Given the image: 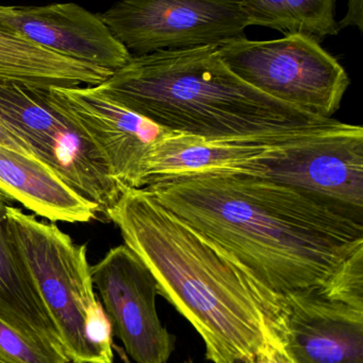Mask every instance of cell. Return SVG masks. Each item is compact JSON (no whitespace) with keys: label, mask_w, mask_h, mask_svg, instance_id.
I'll return each instance as SVG.
<instances>
[{"label":"cell","mask_w":363,"mask_h":363,"mask_svg":"<svg viewBox=\"0 0 363 363\" xmlns=\"http://www.w3.org/2000/svg\"><path fill=\"white\" fill-rule=\"evenodd\" d=\"M112 332L136 363H166L176 345L156 309L157 281L143 260L126 245L112 247L91 267Z\"/></svg>","instance_id":"8fae6325"},{"label":"cell","mask_w":363,"mask_h":363,"mask_svg":"<svg viewBox=\"0 0 363 363\" xmlns=\"http://www.w3.org/2000/svg\"><path fill=\"white\" fill-rule=\"evenodd\" d=\"M48 95L95 145L121 191L144 187L151 148L173 132L115 104L93 86L49 87Z\"/></svg>","instance_id":"7c38bea8"},{"label":"cell","mask_w":363,"mask_h":363,"mask_svg":"<svg viewBox=\"0 0 363 363\" xmlns=\"http://www.w3.org/2000/svg\"><path fill=\"white\" fill-rule=\"evenodd\" d=\"M0 363H72L63 347L36 336L0 313Z\"/></svg>","instance_id":"ac0fdd59"},{"label":"cell","mask_w":363,"mask_h":363,"mask_svg":"<svg viewBox=\"0 0 363 363\" xmlns=\"http://www.w3.org/2000/svg\"><path fill=\"white\" fill-rule=\"evenodd\" d=\"M158 202L277 294L332 298L363 223L290 186L234 174L147 186Z\"/></svg>","instance_id":"6da1fadb"},{"label":"cell","mask_w":363,"mask_h":363,"mask_svg":"<svg viewBox=\"0 0 363 363\" xmlns=\"http://www.w3.org/2000/svg\"><path fill=\"white\" fill-rule=\"evenodd\" d=\"M276 356L279 363H293L291 362V359L288 357L287 354L283 352V350H281V347H277Z\"/></svg>","instance_id":"7402d4cb"},{"label":"cell","mask_w":363,"mask_h":363,"mask_svg":"<svg viewBox=\"0 0 363 363\" xmlns=\"http://www.w3.org/2000/svg\"><path fill=\"white\" fill-rule=\"evenodd\" d=\"M217 47L132 55L97 93L168 131L202 138L246 135L327 119L257 91L227 67Z\"/></svg>","instance_id":"3957f363"},{"label":"cell","mask_w":363,"mask_h":363,"mask_svg":"<svg viewBox=\"0 0 363 363\" xmlns=\"http://www.w3.org/2000/svg\"><path fill=\"white\" fill-rule=\"evenodd\" d=\"M134 57L246 38L242 0H121L99 14Z\"/></svg>","instance_id":"52a82bcc"},{"label":"cell","mask_w":363,"mask_h":363,"mask_svg":"<svg viewBox=\"0 0 363 363\" xmlns=\"http://www.w3.org/2000/svg\"><path fill=\"white\" fill-rule=\"evenodd\" d=\"M113 72L55 55L0 30V81L38 87L96 86Z\"/></svg>","instance_id":"9a60e30c"},{"label":"cell","mask_w":363,"mask_h":363,"mask_svg":"<svg viewBox=\"0 0 363 363\" xmlns=\"http://www.w3.org/2000/svg\"><path fill=\"white\" fill-rule=\"evenodd\" d=\"M49 87L0 81V123L75 191L97 205L100 220L121 189L87 134L51 101Z\"/></svg>","instance_id":"5b68a950"},{"label":"cell","mask_w":363,"mask_h":363,"mask_svg":"<svg viewBox=\"0 0 363 363\" xmlns=\"http://www.w3.org/2000/svg\"><path fill=\"white\" fill-rule=\"evenodd\" d=\"M9 200L0 191V313L27 332L62 347L57 328L9 232Z\"/></svg>","instance_id":"2e32d148"},{"label":"cell","mask_w":363,"mask_h":363,"mask_svg":"<svg viewBox=\"0 0 363 363\" xmlns=\"http://www.w3.org/2000/svg\"><path fill=\"white\" fill-rule=\"evenodd\" d=\"M334 121L332 118L306 127L223 138L173 132L151 148L145 168L144 187L200 176L261 177L266 162L283 157Z\"/></svg>","instance_id":"9c48e42d"},{"label":"cell","mask_w":363,"mask_h":363,"mask_svg":"<svg viewBox=\"0 0 363 363\" xmlns=\"http://www.w3.org/2000/svg\"><path fill=\"white\" fill-rule=\"evenodd\" d=\"M277 347H271L268 351L258 355L257 357L249 360V362L241 363H279L276 356Z\"/></svg>","instance_id":"44dd1931"},{"label":"cell","mask_w":363,"mask_h":363,"mask_svg":"<svg viewBox=\"0 0 363 363\" xmlns=\"http://www.w3.org/2000/svg\"><path fill=\"white\" fill-rule=\"evenodd\" d=\"M0 191L51 222L99 219L97 205L75 191L38 160L0 145Z\"/></svg>","instance_id":"5bb4252c"},{"label":"cell","mask_w":363,"mask_h":363,"mask_svg":"<svg viewBox=\"0 0 363 363\" xmlns=\"http://www.w3.org/2000/svg\"><path fill=\"white\" fill-rule=\"evenodd\" d=\"M363 0H349L345 17L339 21L340 29L347 27H356L360 32L363 30Z\"/></svg>","instance_id":"d6986e66"},{"label":"cell","mask_w":363,"mask_h":363,"mask_svg":"<svg viewBox=\"0 0 363 363\" xmlns=\"http://www.w3.org/2000/svg\"><path fill=\"white\" fill-rule=\"evenodd\" d=\"M0 145H1V146L8 147V148L17 151V152L34 157L33 153L30 150L29 147H28L25 143L21 142L16 136L13 135L11 132H9L1 123H0ZM34 159H36V157H34Z\"/></svg>","instance_id":"ffe728a7"},{"label":"cell","mask_w":363,"mask_h":363,"mask_svg":"<svg viewBox=\"0 0 363 363\" xmlns=\"http://www.w3.org/2000/svg\"><path fill=\"white\" fill-rule=\"evenodd\" d=\"M0 30L55 55L111 72L132 57L99 14L76 4L0 6Z\"/></svg>","instance_id":"4fadbf2b"},{"label":"cell","mask_w":363,"mask_h":363,"mask_svg":"<svg viewBox=\"0 0 363 363\" xmlns=\"http://www.w3.org/2000/svg\"><path fill=\"white\" fill-rule=\"evenodd\" d=\"M249 26L270 28L283 34L303 33L320 40L340 32L337 0H242Z\"/></svg>","instance_id":"e0dca14e"},{"label":"cell","mask_w":363,"mask_h":363,"mask_svg":"<svg viewBox=\"0 0 363 363\" xmlns=\"http://www.w3.org/2000/svg\"><path fill=\"white\" fill-rule=\"evenodd\" d=\"M185 363H194V362H193V360H192V359H189V360H188V362H185Z\"/></svg>","instance_id":"603a6c76"},{"label":"cell","mask_w":363,"mask_h":363,"mask_svg":"<svg viewBox=\"0 0 363 363\" xmlns=\"http://www.w3.org/2000/svg\"><path fill=\"white\" fill-rule=\"evenodd\" d=\"M258 178L290 186L363 223V129L335 121L310 140L264 164Z\"/></svg>","instance_id":"30bf717a"},{"label":"cell","mask_w":363,"mask_h":363,"mask_svg":"<svg viewBox=\"0 0 363 363\" xmlns=\"http://www.w3.org/2000/svg\"><path fill=\"white\" fill-rule=\"evenodd\" d=\"M107 218L202 337L207 359L245 362L278 345L256 301L259 281L146 188L124 190Z\"/></svg>","instance_id":"7a4b0ae2"},{"label":"cell","mask_w":363,"mask_h":363,"mask_svg":"<svg viewBox=\"0 0 363 363\" xmlns=\"http://www.w3.org/2000/svg\"><path fill=\"white\" fill-rule=\"evenodd\" d=\"M256 300L292 362L363 363L362 309L318 292L277 294L264 285Z\"/></svg>","instance_id":"ba28073f"},{"label":"cell","mask_w":363,"mask_h":363,"mask_svg":"<svg viewBox=\"0 0 363 363\" xmlns=\"http://www.w3.org/2000/svg\"><path fill=\"white\" fill-rule=\"evenodd\" d=\"M321 40L303 33L270 40L246 38L217 47L241 80L292 108L332 119L349 89V74Z\"/></svg>","instance_id":"8992f818"},{"label":"cell","mask_w":363,"mask_h":363,"mask_svg":"<svg viewBox=\"0 0 363 363\" xmlns=\"http://www.w3.org/2000/svg\"><path fill=\"white\" fill-rule=\"evenodd\" d=\"M6 220L72 362L114 363L112 328L94 291L87 245L12 205Z\"/></svg>","instance_id":"277c9868"}]
</instances>
